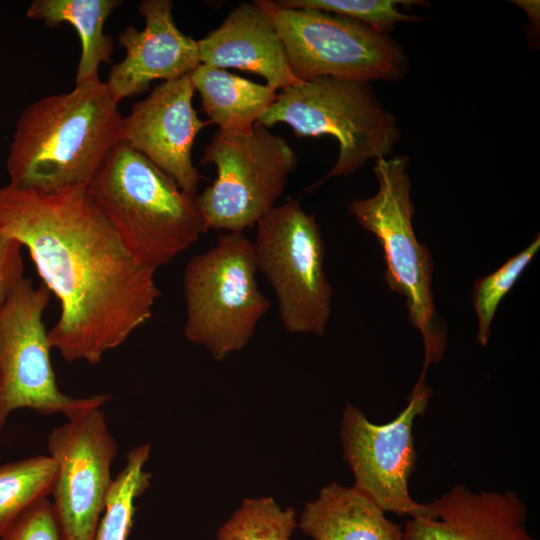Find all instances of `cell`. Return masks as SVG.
<instances>
[{
  "instance_id": "obj_17",
  "label": "cell",
  "mask_w": 540,
  "mask_h": 540,
  "mask_svg": "<svg viewBox=\"0 0 540 540\" xmlns=\"http://www.w3.org/2000/svg\"><path fill=\"white\" fill-rule=\"evenodd\" d=\"M353 487L331 482L308 502L298 527L313 540H402L403 528Z\"/></svg>"
},
{
  "instance_id": "obj_16",
  "label": "cell",
  "mask_w": 540,
  "mask_h": 540,
  "mask_svg": "<svg viewBox=\"0 0 540 540\" xmlns=\"http://www.w3.org/2000/svg\"><path fill=\"white\" fill-rule=\"evenodd\" d=\"M197 43L201 64L257 74L277 91L303 82L292 73L275 25L257 1L240 3Z\"/></svg>"
},
{
  "instance_id": "obj_9",
  "label": "cell",
  "mask_w": 540,
  "mask_h": 540,
  "mask_svg": "<svg viewBox=\"0 0 540 540\" xmlns=\"http://www.w3.org/2000/svg\"><path fill=\"white\" fill-rule=\"evenodd\" d=\"M257 270L271 286L283 328L325 334L333 290L324 269L325 244L314 215L298 200L276 205L257 222Z\"/></svg>"
},
{
  "instance_id": "obj_18",
  "label": "cell",
  "mask_w": 540,
  "mask_h": 540,
  "mask_svg": "<svg viewBox=\"0 0 540 540\" xmlns=\"http://www.w3.org/2000/svg\"><path fill=\"white\" fill-rule=\"evenodd\" d=\"M202 110L225 133L250 131L276 101L278 92L225 69L200 64L190 74Z\"/></svg>"
},
{
  "instance_id": "obj_23",
  "label": "cell",
  "mask_w": 540,
  "mask_h": 540,
  "mask_svg": "<svg viewBox=\"0 0 540 540\" xmlns=\"http://www.w3.org/2000/svg\"><path fill=\"white\" fill-rule=\"evenodd\" d=\"M540 248L539 235L521 252L509 258L493 273L473 283L472 303L477 314V343L486 346L495 312Z\"/></svg>"
},
{
  "instance_id": "obj_25",
  "label": "cell",
  "mask_w": 540,
  "mask_h": 540,
  "mask_svg": "<svg viewBox=\"0 0 540 540\" xmlns=\"http://www.w3.org/2000/svg\"><path fill=\"white\" fill-rule=\"evenodd\" d=\"M0 540H63L52 502L43 498L20 514Z\"/></svg>"
},
{
  "instance_id": "obj_21",
  "label": "cell",
  "mask_w": 540,
  "mask_h": 540,
  "mask_svg": "<svg viewBox=\"0 0 540 540\" xmlns=\"http://www.w3.org/2000/svg\"><path fill=\"white\" fill-rule=\"evenodd\" d=\"M56 463L36 455L0 465V536L35 502L51 495Z\"/></svg>"
},
{
  "instance_id": "obj_19",
  "label": "cell",
  "mask_w": 540,
  "mask_h": 540,
  "mask_svg": "<svg viewBox=\"0 0 540 540\" xmlns=\"http://www.w3.org/2000/svg\"><path fill=\"white\" fill-rule=\"evenodd\" d=\"M120 4L118 0H35L26 15L51 28L68 23L76 30L81 54L75 83L80 85L100 80V65L111 60L114 41L104 33V24Z\"/></svg>"
},
{
  "instance_id": "obj_13",
  "label": "cell",
  "mask_w": 540,
  "mask_h": 540,
  "mask_svg": "<svg viewBox=\"0 0 540 540\" xmlns=\"http://www.w3.org/2000/svg\"><path fill=\"white\" fill-rule=\"evenodd\" d=\"M189 75L163 81L122 117L120 141L168 175L185 193L196 196L200 175L192 161L196 136L211 122L193 107Z\"/></svg>"
},
{
  "instance_id": "obj_4",
  "label": "cell",
  "mask_w": 540,
  "mask_h": 540,
  "mask_svg": "<svg viewBox=\"0 0 540 540\" xmlns=\"http://www.w3.org/2000/svg\"><path fill=\"white\" fill-rule=\"evenodd\" d=\"M408 166L405 155L375 159L377 193L352 200L348 212L377 238L386 265L384 280L390 290L406 299L408 321L423 339L424 365L418 380L424 381L429 365L442 360L448 333L434 304L431 251L417 241L412 226L414 203Z\"/></svg>"
},
{
  "instance_id": "obj_3",
  "label": "cell",
  "mask_w": 540,
  "mask_h": 540,
  "mask_svg": "<svg viewBox=\"0 0 540 540\" xmlns=\"http://www.w3.org/2000/svg\"><path fill=\"white\" fill-rule=\"evenodd\" d=\"M87 192L143 266L157 270L205 233L195 196L121 141L91 179Z\"/></svg>"
},
{
  "instance_id": "obj_8",
  "label": "cell",
  "mask_w": 540,
  "mask_h": 540,
  "mask_svg": "<svg viewBox=\"0 0 540 540\" xmlns=\"http://www.w3.org/2000/svg\"><path fill=\"white\" fill-rule=\"evenodd\" d=\"M272 19L288 64L300 81L334 77L398 81L408 70L400 43L355 19L256 0Z\"/></svg>"
},
{
  "instance_id": "obj_1",
  "label": "cell",
  "mask_w": 540,
  "mask_h": 540,
  "mask_svg": "<svg viewBox=\"0 0 540 540\" xmlns=\"http://www.w3.org/2000/svg\"><path fill=\"white\" fill-rule=\"evenodd\" d=\"M0 233L28 249L57 297L48 341L65 361L97 365L151 318L162 294L156 269L131 256L86 186H0Z\"/></svg>"
},
{
  "instance_id": "obj_7",
  "label": "cell",
  "mask_w": 540,
  "mask_h": 540,
  "mask_svg": "<svg viewBox=\"0 0 540 540\" xmlns=\"http://www.w3.org/2000/svg\"><path fill=\"white\" fill-rule=\"evenodd\" d=\"M200 164H213L217 171L212 185L195 196L205 232L243 233L276 206L297 157L284 138L256 124L245 133L218 130Z\"/></svg>"
},
{
  "instance_id": "obj_15",
  "label": "cell",
  "mask_w": 540,
  "mask_h": 540,
  "mask_svg": "<svg viewBox=\"0 0 540 540\" xmlns=\"http://www.w3.org/2000/svg\"><path fill=\"white\" fill-rule=\"evenodd\" d=\"M427 506L432 516L407 520L402 540H537L526 526V505L512 490L472 492L455 485Z\"/></svg>"
},
{
  "instance_id": "obj_14",
  "label": "cell",
  "mask_w": 540,
  "mask_h": 540,
  "mask_svg": "<svg viewBox=\"0 0 540 540\" xmlns=\"http://www.w3.org/2000/svg\"><path fill=\"white\" fill-rule=\"evenodd\" d=\"M172 9L170 0H144L138 6L144 28L129 26L118 35L126 55L105 82L116 103L144 92L153 80L173 81L201 64L197 41L178 29Z\"/></svg>"
},
{
  "instance_id": "obj_10",
  "label": "cell",
  "mask_w": 540,
  "mask_h": 540,
  "mask_svg": "<svg viewBox=\"0 0 540 540\" xmlns=\"http://www.w3.org/2000/svg\"><path fill=\"white\" fill-rule=\"evenodd\" d=\"M50 291L23 278L0 308V433L10 414L30 409L67 420L102 407L108 394L75 398L58 387L43 314Z\"/></svg>"
},
{
  "instance_id": "obj_2",
  "label": "cell",
  "mask_w": 540,
  "mask_h": 540,
  "mask_svg": "<svg viewBox=\"0 0 540 540\" xmlns=\"http://www.w3.org/2000/svg\"><path fill=\"white\" fill-rule=\"evenodd\" d=\"M122 117L101 80L30 103L9 147V184L40 191L87 187L120 142Z\"/></svg>"
},
{
  "instance_id": "obj_26",
  "label": "cell",
  "mask_w": 540,
  "mask_h": 540,
  "mask_svg": "<svg viewBox=\"0 0 540 540\" xmlns=\"http://www.w3.org/2000/svg\"><path fill=\"white\" fill-rule=\"evenodd\" d=\"M22 246L0 233V308L24 278Z\"/></svg>"
},
{
  "instance_id": "obj_5",
  "label": "cell",
  "mask_w": 540,
  "mask_h": 540,
  "mask_svg": "<svg viewBox=\"0 0 540 540\" xmlns=\"http://www.w3.org/2000/svg\"><path fill=\"white\" fill-rule=\"evenodd\" d=\"M278 123L289 125L298 137L331 135L338 141L335 165L306 192L385 157L401 137L395 115L382 106L370 82L353 79L319 77L281 90L257 124Z\"/></svg>"
},
{
  "instance_id": "obj_12",
  "label": "cell",
  "mask_w": 540,
  "mask_h": 540,
  "mask_svg": "<svg viewBox=\"0 0 540 540\" xmlns=\"http://www.w3.org/2000/svg\"><path fill=\"white\" fill-rule=\"evenodd\" d=\"M47 449L56 463L51 495L63 540H93L118 452L103 411L93 409L54 428Z\"/></svg>"
},
{
  "instance_id": "obj_20",
  "label": "cell",
  "mask_w": 540,
  "mask_h": 540,
  "mask_svg": "<svg viewBox=\"0 0 540 540\" xmlns=\"http://www.w3.org/2000/svg\"><path fill=\"white\" fill-rule=\"evenodd\" d=\"M150 452V444L145 443L126 454L124 467L113 478L93 540H128L135 501L150 486L152 475L145 470Z\"/></svg>"
},
{
  "instance_id": "obj_24",
  "label": "cell",
  "mask_w": 540,
  "mask_h": 540,
  "mask_svg": "<svg viewBox=\"0 0 540 540\" xmlns=\"http://www.w3.org/2000/svg\"><path fill=\"white\" fill-rule=\"evenodd\" d=\"M276 3L293 9H316L346 16L371 28L388 34L397 23L417 22L422 17L405 14L398 10L399 4L418 5L422 1L410 0H280Z\"/></svg>"
},
{
  "instance_id": "obj_22",
  "label": "cell",
  "mask_w": 540,
  "mask_h": 540,
  "mask_svg": "<svg viewBox=\"0 0 540 540\" xmlns=\"http://www.w3.org/2000/svg\"><path fill=\"white\" fill-rule=\"evenodd\" d=\"M297 526L296 513L282 509L271 497L244 499L219 528L218 540H289Z\"/></svg>"
},
{
  "instance_id": "obj_11",
  "label": "cell",
  "mask_w": 540,
  "mask_h": 540,
  "mask_svg": "<svg viewBox=\"0 0 540 540\" xmlns=\"http://www.w3.org/2000/svg\"><path fill=\"white\" fill-rule=\"evenodd\" d=\"M431 393L425 381H417L405 409L385 424L370 422L351 404L343 410L340 437L354 487L384 512L410 518L432 516L427 504L413 500L408 490L417 460L412 426L425 413Z\"/></svg>"
},
{
  "instance_id": "obj_6",
  "label": "cell",
  "mask_w": 540,
  "mask_h": 540,
  "mask_svg": "<svg viewBox=\"0 0 540 540\" xmlns=\"http://www.w3.org/2000/svg\"><path fill=\"white\" fill-rule=\"evenodd\" d=\"M253 241L225 232L216 244L186 264L184 336L215 360L242 350L254 336L270 302L257 282Z\"/></svg>"
}]
</instances>
